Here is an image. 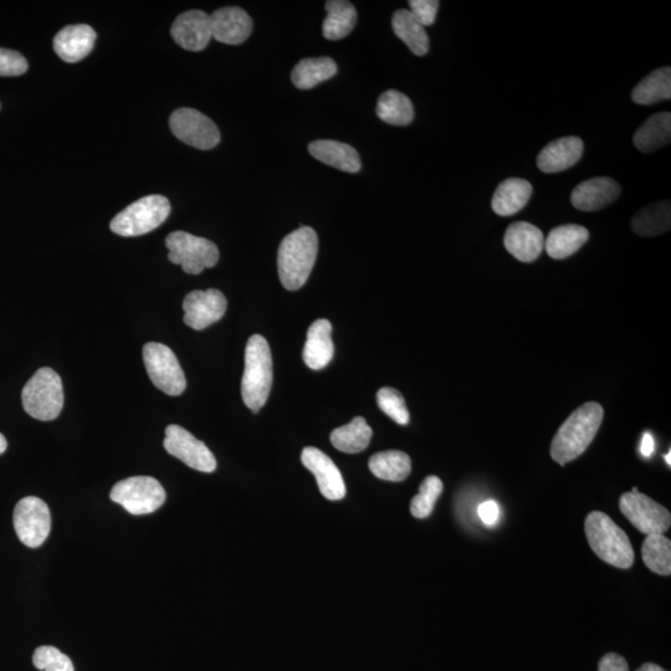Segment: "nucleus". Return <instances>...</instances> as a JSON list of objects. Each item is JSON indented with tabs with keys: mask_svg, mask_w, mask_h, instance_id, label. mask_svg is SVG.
Returning <instances> with one entry per match:
<instances>
[{
	"mask_svg": "<svg viewBox=\"0 0 671 671\" xmlns=\"http://www.w3.org/2000/svg\"><path fill=\"white\" fill-rule=\"evenodd\" d=\"M601 404H582L557 430L551 444V457L556 463L566 465L581 457L596 438L603 422Z\"/></svg>",
	"mask_w": 671,
	"mask_h": 671,
	"instance_id": "1",
	"label": "nucleus"
},
{
	"mask_svg": "<svg viewBox=\"0 0 671 671\" xmlns=\"http://www.w3.org/2000/svg\"><path fill=\"white\" fill-rule=\"evenodd\" d=\"M8 448L7 439L4 438L3 434H0V455H2L5 450Z\"/></svg>",
	"mask_w": 671,
	"mask_h": 671,
	"instance_id": "45",
	"label": "nucleus"
},
{
	"mask_svg": "<svg viewBox=\"0 0 671 671\" xmlns=\"http://www.w3.org/2000/svg\"><path fill=\"white\" fill-rule=\"evenodd\" d=\"M583 151H585V143L580 137H563L548 143L537 157V166L544 173L566 171L581 160Z\"/></svg>",
	"mask_w": 671,
	"mask_h": 671,
	"instance_id": "21",
	"label": "nucleus"
},
{
	"mask_svg": "<svg viewBox=\"0 0 671 671\" xmlns=\"http://www.w3.org/2000/svg\"><path fill=\"white\" fill-rule=\"evenodd\" d=\"M504 245L507 252L517 260L522 263H532L544 250L545 237L536 225L516 222L506 229Z\"/></svg>",
	"mask_w": 671,
	"mask_h": 671,
	"instance_id": "19",
	"label": "nucleus"
},
{
	"mask_svg": "<svg viewBox=\"0 0 671 671\" xmlns=\"http://www.w3.org/2000/svg\"><path fill=\"white\" fill-rule=\"evenodd\" d=\"M621 186L609 177H596L578 184L571 194L572 206L582 212H596L616 202Z\"/></svg>",
	"mask_w": 671,
	"mask_h": 671,
	"instance_id": "18",
	"label": "nucleus"
},
{
	"mask_svg": "<svg viewBox=\"0 0 671 671\" xmlns=\"http://www.w3.org/2000/svg\"><path fill=\"white\" fill-rule=\"evenodd\" d=\"M96 32L86 24L69 25L54 38V50L65 63L75 64L94 49Z\"/></svg>",
	"mask_w": 671,
	"mask_h": 671,
	"instance_id": "20",
	"label": "nucleus"
},
{
	"mask_svg": "<svg viewBox=\"0 0 671 671\" xmlns=\"http://www.w3.org/2000/svg\"><path fill=\"white\" fill-rule=\"evenodd\" d=\"M671 227L670 202L650 204L640 209L632 219V229L640 237H657L667 233Z\"/></svg>",
	"mask_w": 671,
	"mask_h": 671,
	"instance_id": "30",
	"label": "nucleus"
},
{
	"mask_svg": "<svg viewBox=\"0 0 671 671\" xmlns=\"http://www.w3.org/2000/svg\"><path fill=\"white\" fill-rule=\"evenodd\" d=\"M302 464L315 475L321 494L326 499L336 501L345 498L346 485L341 471L321 450L307 447L301 455Z\"/></svg>",
	"mask_w": 671,
	"mask_h": 671,
	"instance_id": "15",
	"label": "nucleus"
},
{
	"mask_svg": "<svg viewBox=\"0 0 671 671\" xmlns=\"http://www.w3.org/2000/svg\"><path fill=\"white\" fill-rule=\"evenodd\" d=\"M378 407L382 412L386 413L389 418L399 425H407L409 423V412L406 401L397 389L384 387L379 389L377 393Z\"/></svg>",
	"mask_w": 671,
	"mask_h": 671,
	"instance_id": "37",
	"label": "nucleus"
},
{
	"mask_svg": "<svg viewBox=\"0 0 671 671\" xmlns=\"http://www.w3.org/2000/svg\"><path fill=\"white\" fill-rule=\"evenodd\" d=\"M598 671H629V667L622 655L609 653L599 662Z\"/></svg>",
	"mask_w": 671,
	"mask_h": 671,
	"instance_id": "41",
	"label": "nucleus"
},
{
	"mask_svg": "<svg viewBox=\"0 0 671 671\" xmlns=\"http://www.w3.org/2000/svg\"><path fill=\"white\" fill-rule=\"evenodd\" d=\"M642 557L645 566L660 576L671 573V541L664 535H650L643 542Z\"/></svg>",
	"mask_w": 671,
	"mask_h": 671,
	"instance_id": "35",
	"label": "nucleus"
},
{
	"mask_svg": "<svg viewBox=\"0 0 671 671\" xmlns=\"http://www.w3.org/2000/svg\"><path fill=\"white\" fill-rule=\"evenodd\" d=\"M163 445L169 454L189 468L202 473H213L217 469V460L207 445L179 425H169Z\"/></svg>",
	"mask_w": 671,
	"mask_h": 671,
	"instance_id": "13",
	"label": "nucleus"
},
{
	"mask_svg": "<svg viewBox=\"0 0 671 671\" xmlns=\"http://www.w3.org/2000/svg\"><path fill=\"white\" fill-rule=\"evenodd\" d=\"M14 529L25 546H42L50 534L51 516L48 505L42 499L28 496L19 501L14 509Z\"/></svg>",
	"mask_w": 671,
	"mask_h": 671,
	"instance_id": "12",
	"label": "nucleus"
},
{
	"mask_svg": "<svg viewBox=\"0 0 671 671\" xmlns=\"http://www.w3.org/2000/svg\"><path fill=\"white\" fill-rule=\"evenodd\" d=\"M444 489L443 481L438 476H428L420 485L418 495L414 496L411 503V512L417 519H425L430 516L434 510L439 496Z\"/></svg>",
	"mask_w": 671,
	"mask_h": 671,
	"instance_id": "36",
	"label": "nucleus"
},
{
	"mask_svg": "<svg viewBox=\"0 0 671 671\" xmlns=\"http://www.w3.org/2000/svg\"><path fill=\"white\" fill-rule=\"evenodd\" d=\"M171 213V203L158 194L143 197L132 203L111 222V230L121 237H140L152 232L166 222Z\"/></svg>",
	"mask_w": 671,
	"mask_h": 671,
	"instance_id": "6",
	"label": "nucleus"
},
{
	"mask_svg": "<svg viewBox=\"0 0 671 671\" xmlns=\"http://www.w3.org/2000/svg\"><path fill=\"white\" fill-rule=\"evenodd\" d=\"M228 302L219 290L192 291L183 301L184 324L201 331L218 322L227 311Z\"/></svg>",
	"mask_w": 671,
	"mask_h": 671,
	"instance_id": "14",
	"label": "nucleus"
},
{
	"mask_svg": "<svg viewBox=\"0 0 671 671\" xmlns=\"http://www.w3.org/2000/svg\"><path fill=\"white\" fill-rule=\"evenodd\" d=\"M169 127L179 141L198 150H212L220 142L217 125L202 112L188 107L173 112Z\"/></svg>",
	"mask_w": 671,
	"mask_h": 671,
	"instance_id": "11",
	"label": "nucleus"
},
{
	"mask_svg": "<svg viewBox=\"0 0 671 671\" xmlns=\"http://www.w3.org/2000/svg\"><path fill=\"white\" fill-rule=\"evenodd\" d=\"M655 443L652 435L645 433L642 440V447H640V452L644 455L645 458L652 457L654 453Z\"/></svg>",
	"mask_w": 671,
	"mask_h": 671,
	"instance_id": "43",
	"label": "nucleus"
},
{
	"mask_svg": "<svg viewBox=\"0 0 671 671\" xmlns=\"http://www.w3.org/2000/svg\"><path fill=\"white\" fill-rule=\"evenodd\" d=\"M478 514L481 521H483L484 524L493 526L496 524V522L499 521L500 517L499 505L498 503H495V501L493 500L485 501V503L479 506Z\"/></svg>",
	"mask_w": 671,
	"mask_h": 671,
	"instance_id": "42",
	"label": "nucleus"
},
{
	"mask_svg": "<svg viewBox=\"0 0 671 671\" xmlns=\"http://www.w3.org/2000/svg\"><path fill=\"white\" fill-rule=\"evenodd\" d=\"M271 387H273V357L269 343L263 336L253 335L245 348V370L242 381L245 406L258 413L268 401Z\"/></svg>",
	"mask_w": 671,
	"mask_h": 671,
	"instance_id": "3",
	"label": "nucleus"
},
{
	"mask_svg": "<svg viewBox=\"0 0 671 671\" xmlns=\"http://www.w3.org/2000/svg\"><path fill=\"white\" fill-rule=\"evenodd\" d=\"M532 186L525 179L509 178L496 188L491 207L500 217H511L526 207L532 196Z\"/></svg>",
	"mask_w": 671,
	"mask_h": 671,
	"instance_id": "24",
	"label": "nucleus"
},
{
	"mask_svg": "<svg viewBox=\"0 0 671 671\" xmlns=\"http://www.w3.org/2000/svg\"><path fill=\"white\" fill-rule=\"evenodd\" d=\"M28 68L27 59L18 51L0 48V76L14 78L27 73Z\"/></svg>",
	"mask_w": 671,
	"mask_h": 671,
	"instance_id": "39",
	"label": "nucleus"
},
{
	"mask_svg": "<svg viewBox=\"0 0 671 671\" xmlns=\"http://www.w3.org/2000/svg\"><path fill=\"white\" fill-rule=\"evenodd\" d=\"M377 115L388 125L408 126L414 120V107L408 96L389 90L379 97Z\"/></svg>",
	"mask_w": 671,
	"mask_h": 671,
	"instance_id": "32",
	"label": "nucleus"
},
{
	"mask_svg": "<svg viewBox=\"0 0 671 671\" xmlns=\"http://www.w3.org/2000/svg\"><path fill=\"white\" fill-rule=\"evenodd\" d=\"M372 434V429L367 424L366 419L356 417L351 423L332 432L331 443L342 453L357 454L368 447Z\"/></svg>",
	"mask_w": 671,
	"mask_h": 671,
	"instance_id": "31",
	"label": "nucleus"
},
{
	"mask_svg": "<svg viewBox=\"0 0 671 671\" xmlns=\"http://www.w3.org/2000/svg\"><path fill=\"white\" fill-rule=\"evenodd\" d=\"M335 355L332 341V325L329 320H317L307 332L304 361L311 370L319 371L331 362Z\"/></svg>",
	"mask_w": 671,
	"mask_h": 671,
	"instance_id": "22",
	"label": "nucleus"
},
{
	"mask_svg": "<svg viewBox=\"0 0 671 671\" xmlns=\"http://www.w3.org/2000/svg\"><path fill=\"white\" fill-rule=\"evenodd\" d=\"M110 498L132 515H147L165 504L166 491L160 481L151 476H133L117 483Z\"/></svg>",
	"mask_w": 671,
	"mask_h": 671,
	"instance_id": "8",
	"label": "nucleus"
},
{
	"mask_svg": "<svg viewBox=\"0 0 671 671\" xmlns=\"http://www.w3.org/2000/svg\"><path fill=\"white\" fill-rule=\"evenodd\" d=\"M637 671H667L657 664L645 663Z\"/></svg>",
	"mask_w": 671,
	"mask_h": 671,
	"instance_id": "44",
	"label": "nucleus"
},
{
	"mask_svg": "<svg viewBox=\"0 0 671 671\" xmlns=\"http://www.w3.org/2000/svg\"><path fill=\"white\" fill-rule=\"evenodd\" d=\"M212 38L227 45L243 44L253 32V20L244 9L225 7L210 15Z\"/></svg>",
	"mask_w": 671,
	"mask_h": 671,
	"instance_id": "16",
	"label": "nucleus"
},
{
	"mask_svg": "<svg viewBox=\"0 0 671 671\" xmlns=\"http://www.w3.org/2000/svg\"><path fill=\"white\" fill-rule=\"evenodd\" d=\"M619 509L630 524L644 535H664L670 529V512L649 496L640 494L638 488L621 496Z\"/></svg>",
	"mask_w": 671,
	"mask_h": 671,
	"instance_id": "10",
	"label": "nucleus"
},
{
	"mask_svg": "<svg viewBox=\"0 0 671 671\" xmlns=\"http://www.w3.org/2000/svg\"><path fill=\"white\" fill-rule=\"evenodd\" d=\"M368 465L376 478L394 481V483L406 480L412 471L411 458L408 454L398 452V450L375 454Z\"/></svg>",
	"mask_w": 671,
	"mask_h": 671,
	"instance_id": "34",
	"label": "nucleus"
},
{
	"mask_svg": "<svg viewBox=\"0 0 671 671\" xmlns=\"http://www.w3.org/2000/svg\"><path fill=\"white\" fill-rule=\"evenodd\" d=\"M327 17L322 33L327 40H341L348 37L357 23V10L347 0H330L325 5Z\"/></svg>",
	"mask_w": 671,
	"mask_h": 671,
	"instance_id": "27",
	"label": "nucleus"
},
{
	"mask_svg": "<svg viewBox=\"0 0 671 671\" xmlns=\"http://www.w3.org/2000/svg\"><path fill=\"white\" fill-rule=\"evenodd\" d=\"M671 99V69L654 70L634 87L632 100L638 105H653Z\"/></svg>",
	"mask_w": 671,
	"mask_h": 671,
	"instance_id": "33",
	"label": "nucleus"
},
{
	"mask_svg": "<svg viewBox=\"0 0 671 671\" xmlns=\"http://www.w3.org/2000/svg\"><path fill=\"white\" fill-rule=\"evenodd\" d=\"M24 411L38 420H54L64 406V389L61 378L51 368L44 367L25 384L22 392Z\"/></svg>",
	"mask_w": 671,
	"mask_h": 671,
	"instance_id": "5",
	"label": "nucleus"
},
{
	"mask_svg": "<svg viewBox=\"0 0 671 671\" xmlns=\"http://www.w3.org/2000/svg\"><path fill=\"white\" fill-rule=\"evenodd\" d=\"M171 35L181 48L189 51H202L212 39L210 15L202 10H189L174 20Z\"/></svg>",
	"mask_w": 671,
	"mask_h": 671,
	"instance_id": "17",
	"label": "nucleus"
},
{
	"mask_svg": "<svg viewBox=\"0 0 671 671\" xmlns=\"http://www.w3.org/2000/svg\"><path fill=\"white\" fill-rule=\"evenodd\" d=\"M317 250L319 238L310 227L286 235L278 252L279 278L286 290H299L306 284L316 263Z\"/></svg>",
	"mask_w": 671,
	"mask_h": 671,
	"instance_id": "2",
	"label": "nucleus"
},
{
	"mask_svg": "<svg viewBox=\"0 0 671 671\" xmlns=\"http://www.w3.org/2000/svg\"><path fill=\"white\" fill-rule=\"evenodd\" d=\"M585 531L589 546L601 560L622 570L633 566V546L611 517L601 511L591 512L586 517Z\"/></svg>",
	"mask_w": 671,
	"mask_h": 671,
	"instance_id": "4",
	"label": "nucleus"
},
{
	"mask_svg": "<svg viewBox=\"0 0 671 671\" xmlns=\"http://www.w3.org/2000/svg\"><path fill=\"white\" fill-rule=\"evenodd\" d=\"M35 668L43 671H74L73 662L68 655L55 647L44 645L35 650L33 655Z\"/></svg>",
	"mask_w": 671,
	"mask_h": 671,
	"instance_id": "38",
	"label": "nucleus"
},
{
	"mask_svg": "<svg viewBox=\"0 0 671 671\" xmlns=\"http://www.w3.org/2000/svg\"><path fill=\"white\" fill-rule=\"evenodd\" d=\"M143 362L152 383L160 391L168 396H181L186 391V376L171 348L162 343L148 342L143 347Z\"/></svg>",
	"mask_w": 671,
	"mask_h": 671,
	"instance_id": "9",
	"label": "nucleus"
},
{
	"mask_svg": "<svg viewBox=\"0 0 671 671\" xmlns=\"http://www.w3.org/2000/svg\"><path fill=\"white\" fill-rule=\"evenodd\" d=\"M587 228L577 224L560 225L548 234L545 249L552 259L562 260L576 254L588 242Z\"/></svg>",
	"mask_w": 671,
	"mask_h": 671,
	"instance_id": "25",
	"label": "nucleus"
},
{
	"mask_svg": "<svg viewBox=\"0 0 671 671\" xmlns=\"http://www.w3.org/2000/svg\"><path fill=\"white\" fill-rule=\"evenodd\" d=\"M394 34L411 49L413 54L424 56L429 51V37L425 28L407 9L398 10L392 19Z\"/></svg>",
	"mask_w": 671,
	"mask_h": 671,
	"instance_id": "29",
	"label": "nucleus"
},
{
	"mask_svg": "<svg viewBox=\"0 0 671 671\" xmlns=\"http://www.w3.org/2000/svg\"><path fill=\"white\" fill-rule=\"evenodd\" d=\"M337 73V64L334 59L309 58L301 60L291 73V80L300 90L314 89L324 81L334 78Z\"/></svg>",
	"mask_w": 671,
	"mask_h": 671,
	"instance_id": "28",
	"label": "nucleus"
},
{
	"mask_svg": "<svg viewBox=\"0 0 671 671\" xmlns=\"http://www.w3.org/2000/svg\"><path fill=\"white\" fill-rule=\"evenodd\" d=\"M309 152L317 161L340 171L347 173L361 171L360 155L355 148L346 143L331 140L315 141L310 143Z\"/></svg>",
	"mask_w": 671,
	"mask_h": 671,
	"instance_id": "23",
	"label": "nucleus"
},
{
	"mask_svg": "<svg viewBox=\"0 0 671 671\" xmlns=\"http://www.w3.org/2000/svg\"><path fill=\"white\" fill-rule=\"evenodd\" d=\"M171 263L181 265L184 273L198 275L214 268L219 260L217 245L206 238L186 232H173L166 239Z\"/></svg>",
	"mask_w": 671,
	"mask_h": 671,
	"instance_id": "7",
	"label": "nucleus"
},
{
	"mask_svg": "<svg viewBox=\"0 0 671 671\" xmlns=\"http://www.w3.org/2000/svg\"><path fill=\"white\" fill-rule=\"evenodd\" d=\"M665 460H667L668 465H671V453L669 452L668 455H665Z\"/></svg>",
	"mask_w": 671,
	"mask_h": 671,
	"instance_id": "46",
	"label": "nucleus"
},
{
	"mask_svg": "<svg viewBox=\"0 0 671 671\" xmlns=\"http://www.w3.org/2000/svg\"><path fill=\"white\" fill-rule=\"evenodd\" d=\"M439 4L438 0H411L409 2V7H411L409 12L416 17L424 28L430 27L437 19Z\"/></svg>",
	"mask_w": 671,
	"mask_h": 671,
	"instance_id": "40",
	"label": "nucleus"
},
{
	"mask_svg": "<svg viewBox=\"0 0 671 671\" xmlns=\"http://www.w3.org/2000/svg\"><path fill=\"white\" fill-rule=\"evenodd\" d=\"M670 140V112H659V114L649 117V119L638 128L633 137L634 146L643 153L658 151L659 148L669 145Z\"/></svg>",
	"mask_w": 671,
	"mask_h": 671,
	"instance_id": "26",
	"label": "nucleus"
}]
</instances>
